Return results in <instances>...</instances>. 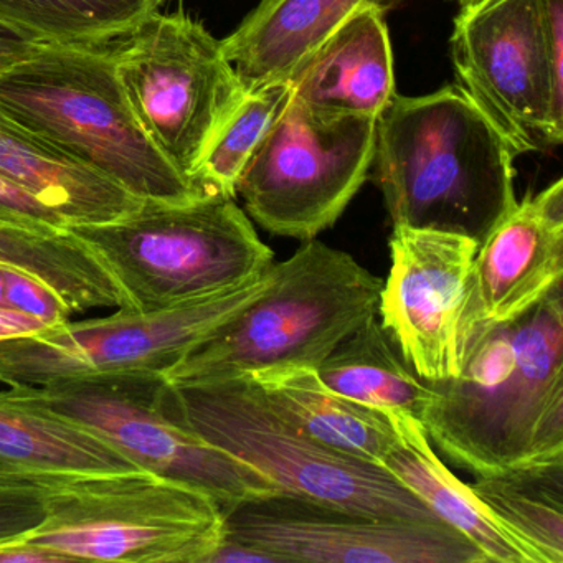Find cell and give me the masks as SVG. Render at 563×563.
<instances>
[{
	"label": "cell",
	"instance_id": "cell-23",
	"mask_svg": "<svg viewBox=\"0 0 563 563\" xmlns=\"http://www.w3.org/2000/svg\"><path fill=\"white\" fill-rule=\"evenodd\" d=\"M140 470L113 444L55 415L0 400V471L117 473Z\"/></svg>",
	"mask_w": 563,
	"mask_h": 563
},
{
	"label": "cell",
	"instance_id": "cell-34",
	"mask_svg": "<svg viewBox=\"0 0 563 563\" xmlns=\"http://www.w3.org/2000/svg\"><path fill=\"white\" fill-rule=\"evenodd\" d=\"M0 306H5V279L2 266H0Z\"/></svg>",
	"mask_w": 563,
	"mask_h": 563
},
{
	"label": "cell",
	"instance_id": "cell-3",
	"mask_svg": "<svg viewBox=\"0 0 563 563\" xmlns=\"http://www.w3.org/2000/svg\"><path fill=\"white\" fill-rule=\"evenodd\" d=\"M0 113L137 199L187 203L207 196L144 133L108 45L45 44L0 74Z\"/></svg>",
	"mask_w": 563,
	"mask_h": 563
},
{
	"label": "cell",
	"instance_id": "cell-10",
	"mask_svg": "<svg viewBox=\"0 0 563 563\" xmlns=\"http://www.w3.org/2000/svg\"><path fill=\"white\" fill-rule=\"evenodd\" d=\"M460 87L516 156L563 141V0H486L451 35Z\"/></svg>",
	"mask_w": 563,
	"mask_h": 563
},
{
	"label": "cell",
	"instance_id": "cell-9",
	"mask_svg": "<svg viewBox=\"0 0 563 563\" xmlns=\"http://www.w3.org/2000/svg\"><path fill=\"white\" fill-rule=\"evenodd\" d=\"M118 41L108 48L134 117L151 143L196 183L213 141L249 95L222 42L190 15L157 9Z\"/></svg>",
	"mask_w": 563,
	"mask_h": 563
},
{
	"label": "cell",
	"instance_id": "cell-20",
	"mask_svg": "<svg viewBox=\"0 0 563 563\" xmlns=\"http://www.w3.org/2000/svg\"><path fill=\"white\" fill-rule=\"evenodd\" d=\"M246 374L283 417L334 450L382 464L397 444L387 415L332 390L316 368L278 365Z\"/></svg>",
	"mask_w": 563,
	"mask_h": 563
},
{
	"label": "cell",
	"instance_id": "cell-4",
	"mask_svg": "<svg viewBox=\"0 0 563 563\" xmlns=\"http://www.w3.org/2000/svg\"><path fill=\"white\" fill-rule=\"evenodd\" d=\"M384 279L354 256L319 240L273 265L262 296L163 372L169 384H194L278 365L318 368L378 314Z\"/></svg>",
	"mask_w": 563,
	"mask_h": 563
},
{
	"label": "cell",
	"instance_id": "cell-26",
	"mask_svg": "<svg viewBox=\"0 0 563 563\" xmlns=\"http://www.w3.org/2000/svg\"><path fill=\"white\" fill-rule=\"evenodd\" d=\"M291 95V84L266 85L249 91L200 164L196 184L203 194L236 199V186L246 164Z\"/></svg>",
	"mask_w": 563,
	"mask_h": 563
},
{
	"label": "cell",
	"instance_id": "cell-29",
	"mask_svg": "<svg viewBox=\"0 0 563 563\" xmlns=\"http://www.w3.org/2000/svg\"><path fill=\"white\" fill-rule=\"evenodd\" d=\"M0 222L24 227L37 232L67 230V222L51 207L25 192L18 184L0 174Z\"/></svg>",
	"mask_w": 563,
	"mask_h": 563
},
{
	"label": "cell",
	"instance_id": "cell-30",
	"mask_svg": "<svg viewBox=\"0 0 563 563\" xmlns=\"http://www.w3.org/2000/svg\"><path fill=\"white\" fill-rule=\"evenodd\" d=\"M45 44L0 21V74L34 57Z\"/></svg>",
	"mask_w": 563,
	"mask_h": 563
},
{
	"label": "cell",
	"instance_id": "cell-21",
	"mask_svg": "<svg viewBox=\"0 0 563 563\" xmlns=\"http://www.w3.org/2000/svg\"><path fill=\"white\" fill-rule=\"evenodd\" d=\"M316 371L332 390L384 415L421 421L434 397L433 387L408 367L378 314L339 342Z\"/></svg>",
	"mask_w": 563,
	"mask_h": 563
},
{
	"label": "cell",
	"instance_id": "cell-7",
	"mask_svg": "<svg viewBox=\"0 0 563 563\" xmlns=\"http://www.w3.org/2000/svg\"><path fill=\"white\" fill-rule=\"evenodd\" d=\"M45 507L22 540L67 562L207 563L225 526L209 494L144 470L48 473Z\"/></svg>",
	"mask_w": 563,
	"mask_h": 563
},
{
	"label": "cell",
	"instance_id": "cell-32",
	"mask_svg": "<svg viewBox=\"0 0 563 563\" xmlns=\"http://www.w3.org/2000/svg\"><path fill=\"white\" fill-rule=\"evenodd\" d=\"M48 325L34 316L25 314L18 309L0 306V342L25 338L45 331Z\"/></svg>",
	"mask_w": 563,
	"mask_h": 563
},
{
	"label": "cell",
	"instance_id": "cell-33",
	"mask_svg": "<svg viewBox=\"0 0 563 563\" xmlns=\"http://www.w3.org/2000/svg\"><path fill=\"white\" fill-rule=\"evenodd\" d=\"M207 563H278L275 556L263 550L253 549L245 543L233 542V540L222 539L220 545L213 550L212 555L207 559Z\"/></svg>",
	"mask_w": 563,
	"mask_h": 563
},
{
	"label": "cell",
	"instance_id": "cell-11",
	"mask_svg": "<svg viewBox=\"0 0 563 563\" xmlns=\"http://www.w3.org/2000/svg\"><path fill=\"white\" fill-rule=\"evenodd\" d=\"M377 118L328 113L292 98L236 186L245 213L273 235L316 239L331 229L372 169Z\"/></svg>",
	"mask_w": 563,
	"mask_h": 563
},
{
	"label": "cell",
	"instance_id": "cell-8",
	"mask_svg": "<svg viewBox=\"0 0 563 563\" xmlns=\"http://www.w3.org/2000/svg\"><path fill=\"white\" fill-rule=\"evenodd\" d=\"M164 388L159 372H117L18 385L0 391V400L87 428L140 470L209 494L223 512L282 493L265 474L170 417Z\"/></svg>",
	"mask_w": 563,
	"mask_h": 563
},
{
	"label": "cell",
	"instance_id": "cell-36",
	"mask_svg": "<svg viewBox=\"0 0 563 563\" xmlns=\"http://www.w3.org/2000/svg\"><path fill=\"white\" fill-rule=\"evenodd\" d=\"M147 2H150V4L153 5L154 9H159V5L164 4L166 0H147Z\"/></svg>",
	"mask_w": 563,
	"mask_h": 563
},
{
	"label": "cell",
	"instance_id": "cell-24",
	"mask_svg": "<svg viewBox=\"0 0 563 563\" xmlns=\"http://www.w3.org/2000/svg\"><path fill=\"white\" fill-rule=\"evenodd\" d=\"M471 487L536 563H563V463L474 476Z\"/></svg>",
	"mask_w": 563,
	"mask_h": 563
},
{
	"label": "cell",
	"instance_id": "cell-12",
	"mask_svg": "<svg viewBox=\"0 0 563 563\" xmlns=\"http://www.w3.org/2000/svg\"><path fill=\"white\" fill-rule=\"evenodd\" d=\"M272 275L273 266L242 285L183 305L147 312L118 309L107 318L68 321L0 342V382L18 387L117 372L163 374L258 299Z\"/></svg>",
	"mask_w": 563,
	"mask_h": 563
},
{
	"label": "cell",
	"instance_id": "cell-17",
	"mask_svg": "<svg viewBox=\"0 0 563 563\" xmlns=\"http://www.w3.org/2000/svg\"><path fill=\"white\" fill-rule=\"evenodd\" d=\"M292 98L328 113L378 118L394 100V52L385 12L367 8L352 15L302 65Z\"/></svg>",
	"mask_w": 563,
	"mask_h": 563
},
{
	"label": "cell",
	"instance_id": "cell-14",
	"mask_svg": "<svg viewBox=\"0 0 563 563\" xmlns=\"http://www.w3.org/2000/svg\"><path fill=\"white\" fill-rule=\"evenodd\" d=\"M378 319L408 367L427 384L463 367L460 322L479 243L454 233L394 227Z\"/></svg>",
	"mask_w": 563,
	"mask_h": 563
},
{
	"label": "cell",
	"instance_id": "cell-25",
	"mask_svg": "<svg viewBox=\"0 0 563 563\" xmlns=\"http://www.w3.org/2000/svg\"><path fill=\"white\" fill-rule=\"evenodd\" d=\"M151 11L147 0H0V21L42 44L110 45Z\"/></svg>",
	"mask_w": 563,
	"mask_h": 563
},
{
	"label": "cell",
	"instance_id": "cell-18",
	"mask_svg": "<svg viewBox=\"0 0 563 563\" xmlns=\"http://www.w3.org/2000/svg\"><path fill=\"white\" fill-rule=\"evenodd\" d=\"M0 174L55 210L68 227L114 222L144 202L2 113Z\"/></svg>",
	"mask_w": 563,
	"mask_h": 563
},
{
	"label": "cell",
	"instance_id": "cell-1",
	"mask_svg": "<svg viewBox=\"0 0 563 563\" xmlns=\"http://www.w3.org/2000/svg\"><path fill=\"white\" fill-rule=\"evenodd\" d=\"M430 385L421 424L453 466L484 476L563 463V285L477 338L456 377Z\"/></svg>",
	"mask_w": 563,
	"mask_h": 563
},
{
	"label": "cell",
	"instance_id": "cell-13",
	"mask_svg": "<svg viewBox=\"0 0 563 563\" xmlns=\"http://www.w3.org/2000/svg\"><path fill=\"white\" fill-rule=\"evenodd\" d=\"M223 516V539L263 550L278 563H486L443 520L372 516L285 490Z\"/></svg>",
	"mask_w": 563,
	"mask_h": 563
},
{
	"label": "cell",
	"instance_id": "cell-27",
	"mask_svg": "<svg viewBox=\"0 0 563 563\" xmlns=\"http://www.w3.org/2000/svg\"><path fill=\"white\" fill-rule=\"evenodd\" d=\"M48 473L0 471V545L22 539L44 522Z\"/></svg>",
	"mask_w": 563,
	"mask_h": 563
},
{
	"label": "cell",
	"instance_id": "cell-5",
	"mask_svg": "<svg viewBox=\"0 0 563 563\" xmlns=\"http://www.w3.org/2000/svg\"><path fill=\"white\" fill-rule=\"evenodd\" d=\"M170 417L265 474L285 493L390 519L441 520L387 467L334 450L283 417L246 372L173 385Z\"/></svg>",
	"mask_w": 563,
	"mask_h": 563
},
{
	"label": "cell",
	"instance_id": "cell-2",
	"mask_svg": "<svg viewBox=\"0 0 563 563\" xmlns=\"http://www.w3.org/2000/svg\"><path fill=\"white\" fill-rule=\"evenodd\" d=\"M516 153L460 85L394 100L377 118L374 176L394 227L486 239L517 203Z\"/></svg>",
	"mask_w": 563,
	"mask_h": 563
},
{
	"label": "cell",
	"instance_id": "cell-35",
	"mask_svg": "<svg viewBox=\"0 0 563 563\" xmlns=\"http://www.w3.org/2000/svg\"><path fill=\"white\" fill-rule=\"evenodd\" d=\"M456 2L461 5V9H466L483 4V2H486V0H456Z\"/></svg>",
	"mask_w": 563,
	"mask_h": 563
},
{
	"label": "cell",
	"instance_id": "cell-19",
	"mask_svg": "<svg viewBox=\"0 0 563 563\" xmlns=\"http://www.w3.org/2000/svg\"><path fill=\"white\" fill-rule=\"evenodd\" d=\"M387 417L398 441L382 466L423 500L438 519L466 537L486 563H536L532 553L500 526L473 487L457 479L438 457L420 420L405 413Z\"/></svg>",
	"mask_w": 563,
	"mask_h": 563
},
{
	"label": "cell",
	"instance_id": "cell-16",
	"mask_svg": "<svg viewBox=\"0 0 563 563\" xmlns=\"http://www.w3.org/2000/svg\"><path fill=\"white\" fill-rule=\"evenodd\" d=\"M398 0H260L222 48L246 90L291 84L302 65L362 9Z\"/></svg>",
	"mask_w": 563,
	"mask_h": 563
},
{
	"label": "cell",
	"instance_id": "cell-6",
	"mask_svg": "<svg viewBox=\"0 0 563 563\" xmlns=\"http://www.w3.org/2000/svg\"><path fill=\"white\" fill-rule=\"evenodd\" d=\"M74 233L110 269L134 311H157L242 285L275 253L233 197L187 203L144 200L136 212Z\"/></svg>",
	"mask_w": 563,
	"mask_h": 563
},
{
	"label": "cell",
	"instance_id": "cell-22",
	"mask_svg": "<svg viewBox=\"0 0 563 563\" xmlns=\"http://www.w3.org/2000/svg\"><path fill=\"white\" fill-rule=\"evenodd\" d=\"M0 266L44 283L74 314L97 308L130 309L110 269L68 229L37 232L0 222Z\"/></svg>",
	"mask_w": 563,
	"mask_h": 563
},
{
	"label": "cell",
	"instance_id": "cell-15",
	"mask_svg": "<svg viewBox=\"0 0 563 563\" xmlns=\"http://www.w3.org/2000/svg\"><path fill=\"white\" fill-rule=\"evenodd\" d=\"M563 279V180L526 197L477 246L460 322L461 355L536 308Z\"/></svg>",
	"mask_w": 563,
	"mask_h": 563
},
{
	"label": "cell",
	"instance_id": "cell-28",
	"mask_svg": "<svg viewBox=\"0 0 563 563\" xmlns=\"http://www.w3.org/2000/svg\"><path fill=\"white\" fill-rule=\"evenodd\" d=\"M2 272H4L8 308L34 316L45 322L48 328L70 321L74 311L44 283L5 266H2Z\"/></svg>",
	"mask_w": 563,
	"mask_h": 563
},
{
	"label": "cell",
	"instance_id": "cell-31",
	"mask_svg": "<svg viewBox=\"0 0 563 563\" xmlns=\"http://www.w3.org/2000/svg\"><path fill=\"white\" fill-rule=\"evenodd\" d=\"M0 563H67V559L45 547L18 539L0 545Z\"/></svg>",
	"mask_w": 563,
	"mask_h": 563
}]
</instances>
